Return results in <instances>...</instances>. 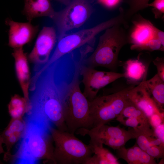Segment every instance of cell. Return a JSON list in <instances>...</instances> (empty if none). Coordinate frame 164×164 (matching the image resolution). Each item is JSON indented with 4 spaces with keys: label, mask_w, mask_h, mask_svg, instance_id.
I'll list each match as a JSON object with an SVG mask.
<instances>
[{
    "label": "cell",
    "mask_w": 164,
    "mask_h": 164,
    "mask_svg": "<svg viewBox=\"0 0 164 164\" xmlns=\"http://www.w3.org/2000/svg\"><path fill=\"white\" fill-rule=\"evenodd\" d=\"M60 63L54 62L43 70L29 86V106L26 114H32L67 131L64 119V101L68 84L62 80Z\"/></svg>",
    "instance_id": "1"
},
{
    "label": "cell",
    "mask_w": 164,
    "mask_h": 164,
    "mask_svg": "<svg viewBox=\"0 0 164 164\" xmlns=\"http://www.w3.org/2000/svg\"><path fill=\"white\" fill-rule=\"evenodd\" d=\"M26 128L18 149L9 157L13 163L33 164L44 159L56 164L53 157L54 146L48 127L50 123L38 117L26 115Z\"/></svg>",
    "instance_id": "2"
},
{
    "label": "cell",
    "mask_w": 164,
    "mask_h": 164,
    "mask_svg": "<svg viewBox=\"0 0 164 164\" xmlns=\"http://www.w3.org/2000/svg\"><path fill=\"white\" fill-rule=\"evenodd\" d=\"M81 65H74L73 75L64 101V119L67 132L74 134L78 129L92 128L90 117L89 101L81 91L79 76Z\"/></svg>",
    "instance_id": "3"
},
{
    "label": "cell",
    "mask_w": 164,
    "mask_h": 164,
    "mask_svg": "<svg viewBox=\"0 0 164 164\" xmlns=\"http://www.w3.org/2000/svg\"><path fill=\"white\" fill-rule=\"evenodd\" d=\"M123 25L125 26L116 24L104 30L95 50L85 60V65L93 68L101 67L112 70L116 67L120 51L128 43V36Z\"/></svg>",
    "instance_id": "4"
},
{
    "label": "cell",
    "mask_w": 164,
    "mask_h": 164,
    "mask_svg": "<svg viewBox=\"0 0 164 164\" xmlns=\"http://www.w3.org/2000/svg\"><path fill=\"white\" fill-rule=\"evenodd\" d=\"M126 22L124 14L120 11L118 15L92 28L70 33L64 34L57 38L55 48L47 62L40 69L42 72L50 64L74 50L87 44L94 45L95 37L106 29Z\"/></svg>",
    "instance_id": "5"
},
{
    "label": "cell",
    "mask_w": 164,
    "mask_h": 164,
    "mask_svg": "<svg viewBox=\"0 0 164 164\" xmlns=\"http://www.w3.org/2000/svg\"><path fill=\"white\" fill-rule=\"evenodd\" d=\"M48 129L55 144L53 156L56 164H84L92 156L90 146L74 134L60 130L50 125Z\"/></svg>",
    "instance_id": "6"
},
{
    "label": "cell",
    "mask_w": 164,
    "mask_h": 164,
    "mask_svg": "<svg viewBox=\"0 0 164 164\" xmlns=\"http://www.w3.org/2000/svg\"><path fill=\"white\" fill-rule=\"evenodd\" d=\"M132 85L114 93L96 96L89 101L90 117L92 128L105 124L115 119L129 99Z\"/></svg>",
    "instance_id": "7"
},
{
    "label": "cell",
    "mask_w": 164,
    "mask_h": 164,
    "mask_svg": "<svg viewBox=\"0 0 164 164\" xmlns=\"http://www.w3.org/2000/svg\"><path fill=\"white\" fill-rule=\"evenodd\" d=\"M93 12L88 0H72L64 9L55 12L52 19L57 28V38L82 26L89 19Z\"/></svg>",
    "instance_id": "8"
},
{
    "label": "cell",
    "mask_w": 164,
    "mask_h": 164,
    "mask_svg": "<svg viewBox=\"0 0 164 164\" xmlns=\"http://www.w3.org/2000/svg\"><path fill=\"white\" fill-rule=\"evenodd\" d=\"M80 75L82 77V82L84 87L83 93L89 101L97 96L101 89L124 77L123 73L97 70L84 63L80 68Z\"/></svg>",
    "instance_id": "9"
},
{
    "label": "cell",
    "mask_w": 164,
    "mask_h": 164,
    "mask_svg": "<svg viewBox=\"0 0 164 164\" xmlns=\"http://www.w3.org/2000/svg\"><path fill=\"white\" fill-rule=\"evenodd\" d=\"M57 40L56 31L53 26L43 27L28 56L29 61L34 65V73L38 72L48 62Z\"/></svg>",
    "instance_id": "10"
},
{
    "label": "cell",
    "mask_w": 164,
    "mask_h": 164,
    "mask_svg": "<svg viewBox=\"0 0 164 164\" xmlns=\"http://www.w3.org/2000/svg\"><path fill=\"white\" fill-rule=\"evenodd\" d=\"M5 24L9 26L8 45L15 49L29 43L34 38L39 30L38 26L31 22H19L8 18Z\"/></svg>",
    "instance_id": "11"
},
{
    "label": "cell",
    "mask_w": 164,
    "mask_h": 164,
    "mask_svg": "<svg viewBox=\"0 0 164 164\" xmlns=\"http://www.w3.org/2000/svg\"><path fill=\"white\" fill-rule=\"evenodd\" d=\"M146 80L134 86L130 90L129 98L144 112L148 119L155 114L164 117V112L160 111L151 96L145 84Z\"/></svg>",
    "instance_id": "12"
},
{
    "label": "cell",
    "mask_w": 164,
    "mask_h": 164,
    "mask_svg": "<svg viewBox=\"0 0 164 164\" xmlns=\"http://www.w3.org/2000/svg\"><path fill=\"white\" fill-rule=\"evenodd\" d=\"M12 55L15 59V66L17 77L22 91L24 97L29 106V89L30 79L26 54L23 47L14 49Z\"/></svg>",
    "instance_id": "13"
},
{
    "label": "cell",
    "mask_w": 164,
    "mask_h": 164,
    "mask_svg": "<svg viewBox=\"0 0 164 164\" xmlns=\"http://www.w3.org/2000/svg\"><path fill=\"white\" fill-rule=\"evenodd\" d=\"M132 23L133 26L128 36V42L132 45H141L155 38L156 27L150 21L138 15Z\"/></svg>",
    "instance_id": "14"
},
{
    "label": "cell",
    "mask_w": 164,
    "mask_h": 164,
    "mask_svg": "<svg viewBox=\"0 0 164 164\" xmlns=\"http://www.w3.org/2000/svg\"><path fill=\"white\" fill-rule=\"evenodd\" d=\"M26 128V122L22 118H11L1 135L3 143L5 145L7 149L4 154V161H8L12 147L23 136Z\"/></svg>",
    "instance_id": "15"
},
{
    "label": "cell",
    "mask_w": 164,
    "mask_h": 164,
    "mask_svg": "<svg viewBox=\"0 0 164 164\" xmlns=\"http://www.w3.org/2000/svg\"><path fill=\"white\" fill-rule=\"evenodd\" d=\"M115 119L124 125L132 128L149 122L145 114L129 99Z\"/></svg>",
    "instance_id": "16"
},
{
    "label": "cell",
    "mask_w": 164,
    "mask_h": 164,
    "mask_svg": "<svg viewBox=\"0 0 164 164\" xmlns=\"http://www.w3.org/2000/svg\"><path fill=\"white\" fill-rule=\"evenodd\" d=\"M55 12L50 0H25L23 13L29 22L41 17L52 19Z\"/></svg>",
    "instance_id": "17"
},
{
    "label": "cell",
    "mask_w": 164,
    "mask_h": 164,
    "mask_svg": "<svg viewBox=\"0 0 164 164\" xmlns=\"http://www.w3.org/2000/svg\"><path fill=\"white\" fill-rule=\"evenodd\" d=\"M149 122L135 128H130L135 135L136 144L143 150L145 151L150 147L160 145L164 147L159 139L155 134L154 130L151 128Z\"/></svg>",
    "instance_id": "18"
},
{
    "label": "cell",
    "mask_w": 164,
    "mask_h": 164,
    "mask_svg": "<svg viewBox=\"0 0 164 164\" xmlns=\"http://www.w3.org/2000/svg\"><path fill=\"white\" fill-rule=\"evenodd\" d=\"M124 77L129 83L138 84L146 80L147 68L144 63L138 59H129L123 64Z\"/></svg>",
    "instance_id": "19"
},
{
    "label": "cell",
    "mask_w": 164,
    "mask_h": 164,
    "mask_svg": "<svg viewBox=\"0 0 164 164\" xmlns=\"http://www.w3.org/2000/svg\"><path fill=\"white\" fill-rule=\"evenodd\" d=\"M147 87L158 108L163 112L164 105V81L155 74L150 79L145 80Z\"/></svg>",
    "instance_id": "20"
},
{
    "label": "cell",
    "mask_w": 164,
    "mask_h": 164,
    "mask_svg": "<svg viewBox=\"0 0 164 164\" xmlns=\"http://www.w3.org/2000/svg\"><path fill=\"white\" fill-rule=\"evenodd\" d=\"M118 157L124 160L129 164H142L144 151L136 144L126 148L124 146L116 150Z\"/></svg>",
    "instance_id": "21"
},
{
    "label": "cell",
    "mask_w": 164,
    "mask_h": 164,
    "mask_svg": "<svg viewBox=\"0 0 164 164\" xmlns=\"http://www.w3.org/2000/svg\"><path fill=\"white\" fill-rule=\"evenodd\" d=\"M9 113L12 118H22L27 110V105L24 97L15 94L11 97L8 105Z\"/></svg>",
    "instance_id": "22"
},
{
    "label": "cell",
    "mask_w": 164,
    "mask_h": 164,
    "mask_svg": "<svg viewBox=\"0 0 164 164\" xmlns=\"http://www.w3.org/2000/svg\"><path fill=\"white\" fill-rule=\"evenodd\" d=\"M89 145L93 154L107 161L109 164H120L118 159L109 150L103 147V144L100 141L90 139Z\"/></svg>",
    "instance_id": "23"
},
{
    "label": "cell",
    "mask_w": 164,
    "mask_h": 164,
    "mask_svg": "<svg viewBox=\"0 0 164 164\" xmlns=\"http://www.w3.org/2000/svg\"><path fill=\"white\" fill-rule=\"evenodd\" d=\"M135 137L132 131L129 129L122 135L113 138L98 139L103 144H105L114 150L117 149L123 146L126 142Z\"/></svg>",
    "instance_id": "24"
},
{
    "label": "cell",
    "mask_w": 164,
    "mask_h": 164,
    "mask_svg": "<svg viewBox=\"0 0 164 164\" xmlns=\"http://www.w3.org/2000/svg\"><path fill=\"white\" fill-rule=\"evenodd\" d=\"M150 0H129V8L126 13L125 17L129 18L140 10L147 7Z\"/></svg>",
    "instance_id": "25"
},
{
    "label": "cell",
    "mask_w": 164,
    "mask_h": 164,
    "mask_svg": "<svg viewBox=\"0 0 164 164\" xmlns=\"http://www.w3.org/2000/svg\"><path fill=\"white\" fill-rule=\"evenodd\" d=\"M132 50H146L150 51L155 50L164 51V46L160 41L154 38L147 42L140 45H132L131 46Z\"/></svg>",
    "instance_id": "26"
},
{
    "label": "cell",
    "mask_w": 164,
    "mask_h": 164,
    "mask_svg": "<svg viewBox=\"0 0 164 164\" xmlns=\"http://www.w3.org/2000/svg\"><path fill=\"white\" fill-rule=\"evenodd\" d=\"M152 7V10L155 18H160L164 13V0H154L152 2L149 3L147 7Z\"/></svg>",
    "instance_id": "27"
},
{
    "label": "cell",
    "mask_w": 164,
    "mask_h": 164,
    "mask_svg": "<svg viewBox=\"0 0 164 164\" xmlns=\"http://www.w3.org/2000/svg\"><path fill=\"white\" fill-rule=\"evenodd\" d=\"M145 152L154 158H163L164 147L160 145H153L149 148Z\"/></svg>",
    "instance_id": "28"
},
{
    "label": "cell",
    "mask_w": 164,
    "mask_h": 164,
    "mask_svg": "<svg viewBox=\"0 0 164 164\" xmlns=\"http://www.w3.org/2000/svg\"><path fill=\"white\" fill-rule=\"evenodd\" d=\"M153 62L156 67L157 74L159 77L164 81V60L163 57H156Z\"/></svg>",
    "instance_id": "29"
},
{
    "label": "cell",
    "mask_w": 164,
    "mask_h": 164,
    "mask_svg": "<svg viewBox=\"0 0 164 164\" xmlns=\"http://www.w3.org/2000/svg\"><path fill=\"white\" fill-rule=\"evenodd\" d=\"M98 2L106 8L112 9L115 7L122 0H97Z\"/></svg>",
    "instance_id": "30"
},
{
    "label": "cell",
    "mask_w": 164,
    "mask_h": 164,
    "mask_svg": "<svg viewBox=\"0 0 164 164\" xmlns=\"http://www.w3.org/2000/svg\"><path fill=\"white\" fill-rule=\"evenodd\" d=\"M164 122H163L153 129L155 135L160 139L163 145H164Z\"/></svg>",
    "instance_id": "31"
},
{
    "label": "cell",
    "mask_w": 164,
    "mask_h": 164,
    "mask_svg": "<svg viewBox=\"0 0 164 164\" xmlns=\"http://www.w3.org/2000/svg\"><path fill=\"white\" fill-rule=\"evenodd\" d=\"M155 37L159 40L164 46V32L157 27L155 29Z\"/></svg>",
    "instance_id": "32"
},
{
    "label": "cell",
    "mask_w": 164,
    "mask_h": 164,
    "mask_svg": "<svg viewBox=\"0 0 164 164\" xmlns=\"http://www.w3.org/2000/svg\"><path fill=\"white\" fill-rule=\"evenodd\" d=\"M3 143L1 135L0 134V155L2 153L5 154V152L2 147V144ZM2 163L0 160V164Z\"/></svg>",
    "instance_id": "33"
},
{
    "label": "cell",
    "mask_w": 164,
    "mask_h": 164,
    "mask_svg": "<svg viewBox=\"0 0 164 164\" xmlns=\"http://www.w3.org/2000/svg\"><path fill=\"white\" fill-rule=\"evenodd\" d=\"M63 4H64L66 6L68 5L71 2L72 0H56Z\"/></svg>",
    "instance_id": "34"
}]
</instances>
